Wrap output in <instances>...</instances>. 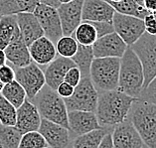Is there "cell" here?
I'll use <instances>...</instances> for the list:
<instances>
[{"label": "cell", "instance_id": "obj_10", "mask_svg": "<svg viewBox=\"0 0 156 148\" xmlns=\"http://www.w3.org/2000/svg\"><path fill=\"white\" fill-rule=\"evenodd\" d=\"M33 14L40 23L44 36L56 44V42L63 36L60 16L57 8L39 3L34 9Z\"/></svg>", "mask_w": 156, "mask_h": 148}, {"label": "cell", "instance_id": "obj_12", "mask_svg": "<svg viewBox=\"0 0 156 148\" xmlns=\"http://www.w3.org/2000/svg\"><path fill=\"white\" fill-rule=\"evenodd\" d=\"M83 0H73L68 3H62L57 8L60 16L61 26L64 36H72L82 20Z\"/></svg>", "mask_w": 156, "mask_h": 148}, {"label": "cell", "instance_id": "obj_18", "mask_svg": "<svg viewBox=\"0 0 156 148\" xmlns=\"http://www.w3.org/2000/svg\"><path fill=\"white\" fill-rule=\"evenodd\" d=\"M73 67H76V64L71 58H65L61 56L56 57L51 63L48 64L44 71L46 85L52 90H56L60 83L64 82L66 73Z\"/></svg>", "mask_w": 156, "mask_h": 148}, {"label": "cell", "instance_id": "obj_11", "mask_svg": "<svg viewBox=\"0 0 156 148\" xmlns=\"http://www.w3.org/2000/svg\"><path fill=\"white\" fill-rule=\"evenodd\" d=\"M127 45L115 32L109 33L93 44V53L94 58H121L127 49Z\"/></svg>", "mask_w": 156, "mask_h": 148}, {"label": "cell", "instance_id": "obj_2", "mask_svg": "<svg viewBox=\"0 0 156 148\" xmlns=\"http://www.w3.org/2000/svg\"><path fill=\"white\" fill-rule=\"evenodd\" d=\"M143 83L144 73L142 64L131 47H127L120 58L117 90L131 97L139 98L143 90Z\"/></svg>", "mask_w": 156, "mask_h": 148}, {"label": "cell", "instance_id": "obj_39", "mask_svg": "<svg viewBox=\"0 0 156 148\" xmlns=\"http://www.w3.org/2000/svg\"><path fill=\"white\" fill-rule=\"evenodd\" d=\"M74 86H72L66 82H62L56 89V92L62 98H68L70 97L74 93Z\"/></svg>", "mask_w": 156, "mask_h": 148}, {"label": "cell", "instance_id": "obj_4", "mask_svg": "<svg viewBox=\"0 0 156 148\" xmlns=\"http://www.w3.org/2000/svg\"><path fill=\"white\" fill-rule=\"evenodd\" d=\"M31 101L36 105L41 118L58 123L69 129L66 104L55 90L45 85Z\"/></svg>", "mask_w": 156, "mask_h": 148}, {"label": "cell", "instance_id": "obj_31", "mask_svg": "<svg viewBox=\"0 0 156 148\" xmlns=\"http://www.w3.org/2000/svg\"><path fill=\"white\" fill-rule=\"evenodd\" d=\"M49 147L46 140L39 131H30L22 134L18 148H47Z\"/></svg>", "mask_w": 156, "mask_h": 148}, {"label": "cell", "instance_id": "obj_35", "mask_svg": "<svg viewBox=\"0 0 156 148\" xmlns=\"http://www.w3.org/2000/svg\"><path fill=\"white\" fill-rule=\"evenodd\" d=\"M82 79V74H81V71L79 70L78 67H73L71 68L65 75V78H64V82L68 83L69 85H71L72 86H77L78 83H80Z\"/></svg>", "mask_w": 156, "mask_h": 148}, {"label": "cell", "instance_id": "obj_53", "mask_svg": "<svg viewBox=\"0 0 156 148\" xmlns=\"http://www.w3.org/2000/svg\"><path fill=\"white\" fill-rule=\"evenodd\" d=\"M47 148H50V147H47Z\"/></svg>", "mask_w": 156, "mask_h": 148}, {"label": "cell", "instance_id": "obj_24", "mask_svg": "<svg viewBox=\"0 0 156 148\" xmlns=\"http://www.w3.org/2000/svg\"><path fill=\"white\" fill-rule=\"evenodd\" d=\"M105 1L115 9V12L120 14L143 19L150 13L147 9L144 8V6L137 4L134 0H119L116 2L109 1V0H105Z\"/></svg>", "mask_w": 156, "mask_h": 148}, {"label": "cell", "instance_id": "obj_20", "mask_svg": "<svg viewBox=\"0 0 156 148\" xmlns=\"http://www.w3.org/2000/svg\"><path fill=\"white\" fill-rule=\"evenodd\" d=\"M28 48L32 61L40 66L48 65L58 55L55 44L45 36L38 38Z\"/></svg>", "mask_w": 156, "mask_h": 148}, {"label": "cell", "instance_id": "obj_48", "mask_svg": "<svg viewBox=\"0 0 156 148\" xmlns=\"http://www.w3.org/2000/svg\"><path fill=\"white\" fill-rule=\"evenodd\" d=\"M152 13H153L155 15V17H156V11H154V12H152Z\"/></svg>", "mask_w": 156, "mask_h": 148}, {"label": "cell", "instance_id": "obj_34", "mask_svg": "<svg viewBox=\"0 0 156 148\" xmlns=\"http://www.w3.org/2000/svg\"><path fill=\"white\" fill-rule=\"evenodd\" d=\"M20 12L15 0H0V14L15 15Z\"/></svg>", "mask_w": 156, "mask_h": 148}, {"label": "cell", "instance_id": "obj_32", "mask_svg": "<svg viewBox=\"0 0 156 148\" xmlns=\"http://www.w3.org/2000/svg\"><path fill=\"white\" fill-rule=\"evenodd\" d=\"M140 100H145L156 104V76L151 79V82L142 90L139 97Z\"/></svg>", "mask_w": 156, "mask_h": 148}, {"label": "cell", "instance_id": "obj_27", "mask_svg": "<svg viewBox=\"0 0 156 148\" xmlns=\"http://www.w3.org/2000/svg\"><path fill=\"white\" fill-rule=\"evenodd\" d=\"M72 36L75 38L78 44L83 46H93L98 39L96 29L89 21H82Z\"/></svg>", "mask_w": 156, "mask_h": 148}, {"label": "cell", "instance_id": "obj_37", "mask_svg": "<svg viewBox=\"0 0 156 148\" xmlns=\"http://www.w3.org/2000/svg\"><path fill=\"white\" fill-rule=\"evenodd\" d=\"M144 30L150 35H156V17L155 15L150 12L143 18Z\"/></svg>", "mask_w": 156, "mask_h": 148}, {"label": "cell", "instance_id": "obj_25", "mask_svg": "<svg viewBox=\"0 0 156 148\" xmlns=\"http://www.w3.org/2000/svg\"><path fill=\"white\" fill-rule=\"evenodd\" d=\"M71 59L76 64V67H78L81 71L82 77L90 76V65L94 59L92 46H83L78 44V50Z\"/></svg>", "mask_w": 156, "mask_h": 148}, {"label": "cell", "instance_id": "obj_14", "mask_svg": "<svg viewBox=\"0 0 156 148\" xmlns=\"http://www.w3.org/2000/svg\"><path fill=\"white\" fill-rule=\"evenodd\" d=\"M113 148H142L143 141L128 118L112 130Z\"/></svg>", "mask_w": 156, "mask_h": 148}, {"label": "cell", "instance_id": "obj_38", "mask_svg": "<svg viewBox=\"0 0 156 148\" xmlns=\"http://www.w3.org/2000/svg\"><path fill=\"white\" fill-rule=\"evenodd\" d=\"M20 12H33L35 7L39 4L38 0H15Z\"/></svg>", "mask_w": 156, "mask_h": 148}, {"label": "cell", "instance_id": "obj_42", "mask_svg": "<svg viewBox=\"0 0 156 148\" xmlns=\"http://www.w3.org/2000/svg\"><path fill=\"white\" fill-rule=\"evenodd\" d=\"M38 1H39V3H41V4L49 5L52 7H55V8H58L61 4L58 0H38Z\"/></svg>", "mask_w": 156, "mask_h": 148}, {"label": "cell", "instance_id": "obj_23", "mask_svg": "<svg viewBox=\"0 0 156 148\" xmlns=\"http://www.w3.org/2000/svg\"><path fill=\"white\" fill-rule=\"evenodd\" d=\"M112 130V128L101 127L87 133L76 136L72 143V148H98L104 136Z\"/></svg>", "mask_w": 156, "mask_h": 148}, {"label": "cell", "instance_id": "obj_28", "mask_svg": "<svg viewBox=\"0 0 156 148\" xmlns=\"http://www.w3.org/2000/svg\"><path fill=\"white\" fill-rule=\"evenodd\" d=\"M22 133L15 126L0 123V144L4 148H18Z\"/></svg>", "mask_w": 156, "mask_h": 148}, {"label": "cell", "instance_id": "obj_21", "mask_svg": "<svg viewBox=\"0 0 156 148\" xmlns=\"http://www.w3.org/2000/svg\"><path fill=\"white\" fill-rule=\"evenodd\" d=\"M6 60L16 68H21L32 63L29 48L20 35L7 46L4 50Z\"/></svg>", "mask_w": 156, "mask_h": 148}, {"label": "cell", "instance_id": "obj_40", "mask_svg": "<svg viewBox=\"0 0 156 148\" xmlns=\"http://www.w3.org/2000/svg\"><path fill=\"white\" fill-rule=\"evenodd\" d=\"M98 148H113V144H112V131L108 132L104 138L101 139V141L100 143Z\"/></svg>", "mask_w": 156, "mask_h": 148}, {"label": "cell", "instance_id": "obj_50", "mask_svg": "<svg viewBox=\"0 0 156 148\" xmlns=\"http://www.w3.org/2000/svg\"><path fill=\"white\" fill-rule=\"evenodd\" d=\"M0 148H4V147H3V146L1 145V144H0Z\"/></svg>", "mask_w": 156, "mask_h": 148}, {"label": "cell", "instance_id": "obj_13", "mask_svg": "<svg viewBox=\"0 0 156 148\" xmlns=\"http://www.w3.org/2000/svg\"><path fill=\"white\" fill-rule=\"evenodd\" d=\"M38 131L50 148H66L71 144L70 130L58 123L42 118Z\"/></svg>", "mask_w": 156, "mask_h": 148}, {"label": "cell", "instance_id": "obj_22", "mask_svg": "<svg viewBox=\"0 0 156 148\" xmlns=\"http://www.w3.org/2000/svg\"><path fill=\"white\" fill-rule=\"evenodd\" d=\"M20 35L16 14L1 16L0 18V49L4 50L11 42Z\"/></svg>", "mask_w": 156, "mask_h": 148}, {"label": "cell", "instance_id": "obj_17", "mask_svg": "<svg viewBox=\"0 0 156 148\" xmlns=\"http://www.w3.org/2000/svg\"><path fill=\"white\" fill-rule=\"evenodd\" d=\"M115 11L105 0H83L82 10L83 21L112 22Z\"/></svg>", "mask_w": 156, "mask_h": 148}, {"label": "cell", "instance_id": "obj_36", "mask_svg": "<svg viewBox=\"0 0 156 148\" xmlns=\"http://www.w3.org/2000/svg\"><path fill=\"white\" fill-rule=\"evenodd\" d=\"M15 79V72L12 67L8 65H3L0 67V81L3 85L9 83Z\"/></svg>", "mask_w": 156, "mask_h": 148}, {"label": "cell", "instance_id": "obj_15", "mask_svg": "<svg viewBox=\"0 0 156 148\" xmlns=\"http://www.w3.org/2000/svg\"><path fill=\"white\" fill-rule=\"evenodd\" d=\"M41 116L36 105L26 98L24 102L16 108V123L15 127L22 134L30 131H37L41 123Z\"/></svg>", "mask_w": 156, "mask_h": 148}, {"label": "cell", "instance_id": "obj_33", "mask_svg": "<svg viewBox=\"0 0 156 148\" xmlns=\"http://www.w3.org/2000/svg\"><path fill=\"white\" fill-rule=\"evenodd\" d=\"M96 29L98 38H101L109 33L115 32L112 26V22H104V21H89Z\"/></svg>", "mask_w": 156, "mask_h": 148}, {"label": "cell", "instance_id": "obj_29", "mask_svg": "<svg viewBox=\"0 0 156 148\" xmlns=\"http://www.w3.org/2000/svg\"><path fill=\"white\" fill-rule=\"evenodd\" d=\"M57 54L65 58H72L78 50V42L73 36H62L55 44Z\"/></svg>", "mask_w": 156, "mask_h": 148}, {"label": "cell", "instance_id": "obj_6", "mask_svg": "<svg viewBox=\"0 0 156 148\" xmlns=\"http://www.w3.org/2000/svg\"><path fill=\"white\" fill-rule=\"evenodd\" d=\"M98 92L94 88L90 76L82 77L81 81L75 86L73 94L64 98L68 111H83L96 112L98 104Z\"/></svg>", "mask_w": 156, "mask_h": 148}, {"label": "cell", "instance_id": "obj_16", "mask_svg": "<svg viewBox=\"0 0 156 148\" xmlns=\"http://www.w3.org/2000/svg\"><path fill=\"white\" fill-rule=\"evenodd\" d=\"M68 124L69 130L76 136L87 133L101 127L98 123L96 113L83 111H68Z\"/></svg>", "mask_w": 156, "mask_h": 148}, {"label": "cell", "instance_id": "obj_51", "mask_svg": "<svg viewBox=\"0 0 156 148\" xmlns=\"http://www.w3.org/2000/svg\"><path fill=\"white\" fill-rule=\"evenodd\" d=\"M142 148H148V147H146L145 145H143V147H142Z\"/></svg>", "mask_w": 156, "mask_h": 148}, {"label": "cell", "instance_id": "obj_47", "mask_svg": "<svg viewBox=\"0 0 156 148\" xmlns=\"http://www.w3.org/2000/svg\"><path fill=\"white\" fill-rule=\"evenodd\" d=\"M109 1H113V2H116V1H119V0H109Z\"/></svg>", "mask_w": 156, "mask_h": 148}, {"label": "cell", "instance_id": "obj_41", "mask_svg": "<svg viewBox=\"0 0 156 148\" xmlns=\"http://www.w3.org/2000/svg\"><path fill=\"white\" fill-rule=\"evenodd\" d=\"M143 6L149 12H154L156 11V0H143Z\"/></svg>", "mask_w": 156, "mask_h": 148}, {"label": "cell", "instance_id": "obj_43", "mask_svg": "<svg viewBox=\"0 0 156 148\" xmlns=\"http://www.w3.org/2000/svg\"><path fill=\"white\" fill-rule=\"evenodd\" d=\"M5 64H6V57L4 54V51L0 49V67L5 65Z\"/></svg>", "mask_w": 156, "mask_h": 148}, {"label": "cell", "instance_id": "obj_26", "mask_svg": "<svg viewBox=\"0 0 156 148\" xmlns=\"http://www.w3.org/2000/svg\"><path fill=\"white\" fill-rule=\"evenodd\" d=\"M1 94L15 108H18L27 98L24 89L16 79L3 86Z\"/></svg>", "mask_w": 156, "mask_h": 148}, {"label": "cell", "instance_id": "obj_1", "mask_svg": "<svg viewBox=\"0 0 156 148\" xmlns=\"http://www.w3.org/2000/svg\"><path fill=\"white\" fill-rule=\"evenodd\" d=\"M136 98L119 90L98 93L96 115L101 127L113 128L127 119L130 107Z\"/></svg>", "mask_w": 156, "mask_h": 148}, {"label": "cell", "instance_id": "obj_19", "mask_svg": "<svg viewBox=\"0 0 156 148\" xmlns=\"http://www.w3.org/2000/svg\"><path fill=\"white\" fill-rule=\"evenodd\" d=\"M16 20L21 36L28 47L38 38L44 36L41 25L33 12H19L16 14Z\"/></svg>", "mask_w": 156, "mask_h": 148}, {"label": "cell", "instance_id": "obj_44", "mask_svg": "<svg viewBox=\"0 0 156 148\" xmlns=\"http://www.w3.org/2000/svg\"><path fill=\"white\" fill-rule=\"evenodd\" d=\"M58 1L62 4V3H68V2H71V1H73V0H58Z\"/></svg>", "mask_w": 156, "mask_h": 148}, {"label": "cell", "instance_id": "obj_8", "mask_svg": "<svg viewBox=\"0 0 156 148\" xmlns=\"http://www.w3.org/2000/svg\"><path fill=\"white\" fill-rule=\"evenodd\" d=\"M15 79L24 89L27 98L32 100L35 96L46 85L44 71L34 62L29 65L14 69Z\"/></svg>", "mask_w": 156, "mask_h": 148}, {"label": "cell", "instance_id": "obj_7", "mask_svg": "<svg viewBox=\"0 0 156 148\" xmlns=\"http://www.w3.org/2000/svg\"><path fill=\"white\" fill-rule=\"evenodd\" d=\"M131 49L138 56L143 67L144 83L143 89L156 76V35L146 32L131 46Z\"/></svg>", "mask_w": 156, "mask_h": 148}, {"label": "cell", "instance_id": "obj_30", "mask_svg": "<svg viewBox=\"0 0 156 148\" xmlns=\"http://www.w3.org/2000/svg\"><path fill=\"white\" fill-rule=\"evenodd\" d=\"M0 123L7 126H15L16 108L0 93Z\"/></svg>", "mask_w": 156, "mask_h": 148}, {"label": "cell", "instance_id": "obj_9", "mask_svg": "<svg viewBox=\"0 0 156 148\" xmlns=\"http://www.w3.org/2000/svg\"><path fill=\"white\" fill-rule=\"evenodd\" d=\"M115 32L128 47H131L145 32L143 19L115 12L112 18Z\"/></svg>", "mask_w": 156, "mask_h": 148}, {"label": "cell", "instance_id": "obj_46", "mask_svg": "<svg viewBox=\"0 0 156 148\" xmlns=\"http://www.w3.org/2000/svg\"><path fill=\"white\" fill-rule=\"evenodd\" d=\"M3 86H4V85H3V83H1V81H0V93H1V90H2Z\"/></svg>", "mask_w": 156, "mask_h": 148}, {"label": "cell", "instance_id": "obj_49", "mask_svg": "<svg viewBox=\"0 0 156 148\" xmlns=\"http://www.w3.org/2000/svg\"><path fill=\"white\" fill-rule=\"evenodd\" d=\"M66 148H72V146H71V144H70V145H69V146H68V147H66Z\"/></svg>", "mask_w": 156, "mask_h": 148}, {"label": "cell", "instance_id": "obj_52", "mask_svg": "<svg viewBox=\"0 0 156 148\" xmlns=\"http://www.w3.org/2000/svg\"><path fill=\"white\" fill-rule=\"evenodd\" d=\"M1 16H2V15H1V14H0V18H1Z\"/></svg>", "mask_w": 156, "mask_h": 148}, {"label": "cell", "instance_id": "obj_3", "mask_svg": "<svg viewBox=\"0 0 156 148\" xmlns=\"http://www.w3.org/2000/svg\"><path fill=\"white\" fill-rule=\"evenodd\" d=\"M127 118L137 131L144 145L148 148H156V104L136 98Z\"/></svg>", "mask_w": 156, "mask_h": 148}, {"label": "cell", "instance_id": "obj_5", "mask_svg": "<svg viewBox=\"0 0 156 148\" xmlns=\"http://www.w3.org/2000/svg\"><path fill=\"white\" fill-rule=\"evenodd\" d=\"M119 58H94L90 69V78L98 93L117 90Z\"/></svg>", "mask_w": 156, "mask_h": 148}, {"label": "cell", "instance_id": "obj_45", "mask_svg": "<svg viewBox=\"0 0 156 148\" xmlns=\"http://www.w3.org/2000/svg\"><path fill=\"white\" fill-rule=\"evenodd\" d=\"M134 1H135L136 3H137V4L143 6V0H134Z\"/></svg>", "mask_w": 156, "mask_h": 148}]
</instances>
